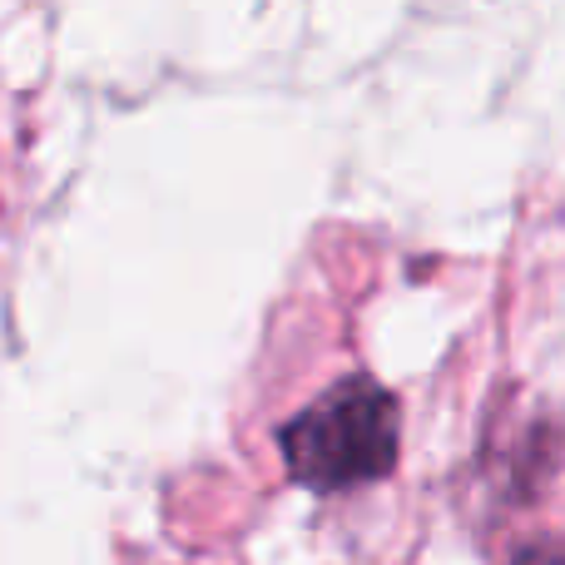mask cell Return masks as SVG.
Returning a JSON list of instances; mask_svg holds the SVG:
<instances>
[{
	"mask_svg": "<svg viewBox=\"0 0 565 565\" xmlns=\"http://www.w3.org/2000/svg\"><path fill=\"white\" fill-rule=\"evenodd\" d=\"M397 397L372 377H342L278 431L288 471L312 491L382 481L397 461Z\"/></svg>",
	"mask_w": 565,
	"mask_h": 565,
	"instance_id": "6da1fadb",
	"label": "cell"
},
{
	"mask_svg": "<svg viewBox=\"0 0 565 565\" xmlns=\"http://www.w3.org/2000/svg\"><path fill=\"white\" fill-rule=\"evenodd\" d=\"M516 565H565V546H551V541L546 546H526L516 556Z\"/></svg>",
	"mask_w": 565,
	"mask_h": 565,
	"instance_id": "7a4b0ae2",
	"label": "cell"
}]
</instances>
